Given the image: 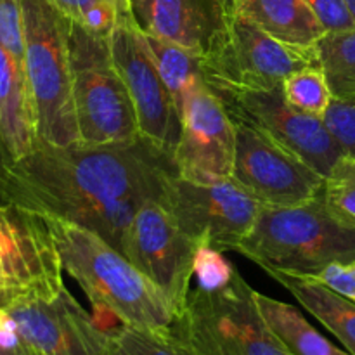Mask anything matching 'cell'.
<instances>
[{"label":"cell","instance_id":"obj_12","mask_svg":"<svg viewBox=\"0 0 355 355\" xmlns=\"http://www.w3.org/2000/svg\"><path fill=\"white\" fill-rule=\"evenodd\" d=\"M198 250L200 245L153 200L135 214L121 253L168 297L179 315L193 290Z\"/></svg>","mask_w":355,"mask_h":355},{"label":"cell","instance_id":"obj_16","mask_svg":"<svg viewBox=\"0 0 355 355\" xmlns=\"http://www.w3.org/2000/svg\"><path fill=\"white\" fill-rule=\"evenodd\" d=\"M134 23L146 37L203 49L224 9L215 0H128Z\"/></svg>","mask_w":355,"mask_h":355},{"label":"cell","instance_id":"obj_32","mask_svg":"<svg viewBox=\"0 0 355 355\" xmlns=\"http://www.w3.org/2000/svg\"><path fill=\"white\" fill-rule=\"evenodd\" d=\"M107 6L113 7L120 16H132L130 14V6H128V0H103Z\"/></svg>","mask_w":355,"mask_h":355},{"label":"cell","instance_id":"obj_29","mask_svg":"<svg viewBox=\"0 0 355 355\" xmlns=\"http://www.w3.org/2000/svg\"><path fill=\"white\" fill-rule=\"evenodd\" d=\"M0 44L24 62V31L21 0H0Z\"/></svg>","mask_w":355,"mask_h":355},{"label":"cell","instance_id":"obj_25","mask_svg":"<svg viewBox=\"0 0 355 355\" xmlns=\"http://www.w3.org/2000/svg\"><path fill=\"white\" fill-rule=\"evenodd\" d=\"M322 194L329 210L355 227V158L343 155L336 162L326 175Z\"/></svg>","mask_w":355,"mask_h":355},{"label":"cell","instance_id":"obj_27","mask_svg":"<svg viewBox=\"0 0 355 355\" xmlns=\"http://www.w3.org/2000/svg\"><path fill=\"white\" fill-rule=\"evenodd\" d=\"M322 120L340 144L343 155L355 158V96L345 99L335 97Z\"/></svg>","mask_w":355,"mask_h":355},{"label":"cell","instance_id":"obj_26","mask_svg":"<svg viewBox=\"0 0 355 355\" xmlns=\"http://www.w3.org/2000/svg\"><path fill=\"white\" fill-rule=\"evenodd\" d=\"M71 23L101 38H110L120 21V14L103 0H47Z\"/></svg>","mask_w":355,"mask_h":355},{"label":"cell","instance_id":"obj_10","mask_svg":"<svg viewBox=\"0 0 355 355\" xmlns=\"http://www.w3.org/2000/svg\"><path fill=\"white\" fill-rule=\"evenodd\" d=\"M61 260L44 217L0 200V312L66 286Z\"/></svg>","mask_w":355,"mask_h":355},{"label":"cell","instance_id":"obj_11","mask_svg":"<svg viewBox=\"0 0 355 355\" xmlns=\"http://www.w3.org/2000/svg\"><path fill=\"white\" fill-rule=\"evenodd\" d=\"M110 55L130 96L139 135L172 156L180 130L179 110L132 16L120 17L110 35Z\"/></svg>","mask_w":355,"mask_h":355},{"label":"cell","instance_id":"obj_3","mask_svg":"<svg viewBox=\"0 0 355 355\" xmlns=\"http://www.w3.org/2000/svg\"><path fill=\"white\" fill-rule=\"evenodd\" d=\"M238 253L267 274L314 277L333 263H355V227L329 210L321 191L297 207H262Z\"/></svg>","mask_w":355,"mask_h":355},{"label":"cell","instance_id":"obj_21","mask_svg":"<svg viewBox=\"0 0 355 355\" xmlns=\"http://www.w3.org/2000/svg\"><path fill=\"white\" fill-rule=\"evenodd\" d=\"M146 40L180 114L187 94L205 83L203 49H189L153 37H146Z\"/></svg>","mask_w":355,"mask_h":355},{"label":"cell","instance_id":"obj_36","mask_svg":"<svg viewBox=\"0 0 355 355\" xmlns=\"http://www.w3.org/2000/svg\"><path fill=\"white\" fill-rule=\"evenodd\" d=\"M347 3H349L350 12H352V16H354V19H355V0H347Z\"/></svg>","mask_w":355,"mask_h":355},{"label":"cell","instance_id":"obj_7","mask_svg":"<svg viewBox=\"0 0 355 355\" xmlns=\"http://www.w3.org/2000/svg\"><path fill=\"white\" fill-rule=\"evenodd\" d=\"M158 201L193 241L222 253L238 252L262 211L232 177H187L175 166L163 179Z\"/></svg>","mask_w":355,"mask_h":355},{"label":"cell","instance_id":"obj_2","mask_svg":"<svg viewBox=\"0 0 355 355\" xmlns=\"http://www.w3.org/2000/svg\"><path fill=\"white\" fill-rule=\"evenodd\" d=\"M44 217V215H42ZM62 270L78 283L94 312L137 328L170 329L177 311L165 293L90 229L58 217H44Z\"/></svg>","mask_w":355,"mask_h":355},{"label":"cell","instance_id":"obj_22","mask_svg":"<svg viewBox=\"0 0 355 355\" xmlns=\"http://www.w3.org/2000/svg\"><path fill=\"white\" fill-rule=\"evenodd\" d=\"M110 355H198L173 329L114 324L104 328Z\"/></svg>","mask_w":355,"mask_h":355},{"label":"cell","instance_id":"obj_5","mask_svg":"<svg viewBox=\"0 0 355 355\" xmlns=\"http://www.w3.org/2000/svg\"><path fill=\"white\" fill-rule=\"evenodd\" d=\"M239 270L224 286H193L172 329L198 355H291L267 326Z\"/></svg>","mask_w":355,"mask_h":355},{"label":"cell","instance_id":"obj_6","mask_svg":"<svg viewBox=\"0 0 355 355\" xmlns=\"http://www.w3.org/2000/svg\"><path fill=\"white\" fill-rule=\"evenodd\" d=\"M69 49L80 142L114 146L141 139L128 90L111 61L110 38L71 23Z\"/></svg>","mask_w":355,"mask_h":355},{"label":"cell","instance_id":"obj_17","mask_svg":"<svg viewBox=\"0 0 355 355\" xmlns=\"http://www.w3.org/2000/svg\"><path fill=\"white\" fill-rule=\"evenodd\" d=\"M37 111L26 68L0 44V142L9 162L26 156L38 144Z\"/></svg>","mask_w":355,"mask_h":355},{"label":"cell","instance_id":"obj_9","mask_svg":"<svg viewBox=\"0 0 355 355\" xmlns=\"http://www.w3.org/2000/svg\"><path fill=\"white\" fill-rule=\"evenodd\" d=\"M281 85L241 87L215 83L208 87L217 94L232 121L260 132L326 177L343 156L342 148L322 118L305 114L288 104Z\"/></svg>","mask_w":355,"mask_h":355},{"label":"cell","instance_id":"obj_8","mask_svg":"<svg viewBox=\"0 0 355 355\" xmlns=\"http://www.w3.org/2000/svg\"><path fill=\"white\" fill-rule=\"evenodd\" d=\"M309 64H319L315 49L290 47L232 7H224L203 45L208 85H281L288 75Z\"/></svg>","mask_w":355,"mask_h":355},{"label":"cell","instance_id":"obj_24","mask_svg":"<svg viewBox=\"0 0 355 355\" xmlns=\"http://www.w3.org/2000/svg\"><path fill=\"white\" fill-rule=\"evenodd\" d=\"M281 89L290 106L319 118L324 116L335 99L324 69L319 64L304 66L288 75Z\"/></svg>","mask_w":355,"mask_h":355},{"label":"cell","instance_id":"obj_31","mask_svg":"<svg viewBox=\"0 0 355 355\" xmlns=\"http://www.w3.org/2000/svg\"><path fill=\"white\" fill-rule=\"evenodd\" d=\"M314 279L355 302V263H333L314 276Z\"/></svg>","mask_w":355,"mask_h":355},{"label":"cell","instance_id":"obj_34","mask_svg":"<svg viewBox=\"0 0 355 355\" xmlns=\"http://www.w3.org/2000/svg\"><path fill=\"white\" fill-rule=\"evenodd\" d=\"M215 2L218 3V6L222 7V9H224V7H227V6H231L232 2H234V0H215Z\"/></svg>","mask_w":355,"mask_h":355},{"label":"cell","instance_id":"obj_18","mask_svg":"<svg viewBox=\"0 0 355 355\" xmlns=\"http://www.w3.org/2000/svg\"><path fill=\"white\" fill-rule=\"evenodd\" d=\"M227 7L290 47L311 51L326 35L307 0H234Z\"/></svg>","mask_w":355,"mask_h":355},{"label":"cell","instance_id":"obj_13","mask_svg":"<svg viewBox=\"0 0 355 355\" xmlns=\"http://www.w3.org/2000/svg\"><path fill=\"white\" fill-rule=\"evenodd\" d=\"M236 156L232 179L262 207L307 203L324 187L318 170L248 125L234 121Z\"/></svg>","mask_w":355,"mask_h":355},{"label":"cell","instance_id":"obj_30","mask_svg":"<svg viewBox=\"0 0 355 355\" xmlns=\"http://www.w3.org/2000/svg\"><path fill=\"white\" fill-rule=\"evenodd\" d=\"M326 33L354 30L355 19L347 0H307Z\"/></svg>","mask_w":355,"mask_h":355},{"label":"cell","instance_id":"obj_4","mask_svg":"<svg viewBox=\"0 0 355 355\" xmlns=\"http://www.w3.org/2000/svg\"><path fill=\"white\" fill-rule=\"evenodd\" d=\"M24 68L37 111L38 139L52 146L78 144L69 33L71 21L47 0H21Z\"/></svg>","mask_w":355,"mask_h":355},{"label":"cell","instance_id":"obj_19","mask_svg":"<svg viewBox=\"0 0 355 355\" xmlns=\"http://www.w3.org/2000/svg\"><path fill=\"white\" fill-rule=\"evenodd\" d=\"M269 276L286 288L309 314L331 331L347 352L355 355V302L342 297L314 277L288 276L279 272Z\"/></svg>","mask_w":355,"mask_h":355},{"label":"cell","instance_id":"obj_35","mask_svg":"<svg viewBox=\"0 0 355 355\" xmlns=\"http://www.w3.org/2000/svg\"><path fill=\"white\" fill-rule=\"evenodd\" d=\"M26 345H28V355H42L37 349H33V347H31L30 343H26Z\"/></svg>","mask_w":355,"mask_h":355},{"label":"cell","instance_id":"obj_15","mask_svg":"<svg viewBox=\"0 0 355 355\" xmlns=\"http://www.w3.org/2000/svg\"><path fill=\"white\" fill-rule=\"evenodd\" d=\"M234 156V121L208 83H201L184 99L173 166L187 177L231 179Z\"/></svg>","mask_w":355,"mask_h":355},{"label":"cell","instance_id":"obj_23","mask_svg":"<svg viewBox=\"0 0 355 355\" xmlns=\"http://www.w3.org/2000/svg\"><path fill=\"white\" fill-rule=\"evenodd\" d=\"M318 62L336 99L355 96V28L326 33L315 45Z\"/></svg>","mask_w":355,"mask_h":355},{"label":"cell","instance_id":"obj_20","mask_svg":"<svg viewBox=\"0 0 355 355\" xmlns=\"http://www.w3.org/2000/svg\"><path fill=\"white\" fill-rule=\"evenodd\" d=\"M253 297L267 326L291 355H352L322 336L293 305L259 291Z\"/></svg>","mask_w":355,"mask_h":355},{"label":"cell","instance_id":"obj_14","mask_svg":"<svg viewBox=\"0 0 355 355\" xmlns=\"http://www.w3.org/2000/svg\"><path fill=\"white\" fill-rule=\"evenodd\" d=\"M6 314L21 338L42 355H110L106 329L66 286L52 297L17 302Z\"/></svg>","mask_w":355,"mask_h":355},{"label":"cell","instance_id":"obj_28","mask_svg":"<svg viewBox=\"0 0 355 355\" xmlns=\"http://www.w3.org/2000/svg\"><path fill=\"white\" fill-rule=\"evenodd\" d=\"M236 266L224 259L222 252L210 248V246H200L194 260V279L196 286L203 290H215L224 286L234 276Z\"/></svg>","mask_w":355,"mask_h":355},{"label":"cell","instance_id":"obj_33","mask_svg":"<svg viewBox=\"0 0 355 355\" xmlns=\"http://www.w3.org/2000/svg\"><path fill=\"white\" fill-rule=\"evenodd\" d=\"M9 163V158L6 155V149H3L2 142H0V186H2V179H3V170H6V165Z\"/></svg>","mask_w":355,"mask_h":355},{"label":"cell","instance_id":"obj_1","mask_svg":"<svg viewBox=\"0 0 355 355\" xmlns=\"http://www.w3.org/2000/svg\"><path fill=\"white\" fill-rule=\"evenodd\" d=\"M172 156L144 139L130 144L52 146L6 165L0 200L90 229L121 252L135 214L158 200Z\"/></svg>","mask_w":355,"mask_h":355}]
</instances>
